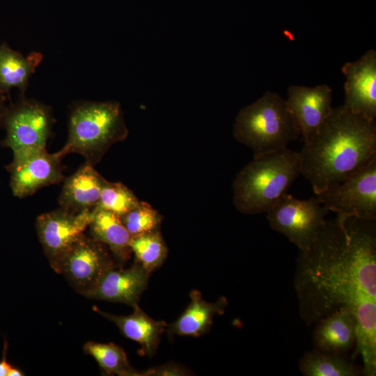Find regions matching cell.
<instances>
[{
    "label": "cell",
    "mask_w": 376,
    "mask_h": 376,
    "mask_svg": "<svg viewBox=\"0 0 376 376\" xmlns=\"http://www.w3.org/2000/svg\"><path fill=\"white\" fill-rule=\"evenodd\" d=\"M295 289L308 326L344 308L376 299L375 220H326L309 248L299 251Z\"/></svg>",
    "instance_id": "6da1fadb"
},
{
    "label": "cell",
    "mask_w": 376,
    "mask_h": 376,
    "mask_svg": "<svg viewBox=\"0 0 376 376\" xmlns=\"http://www.w3.org/2000/svg\"><path fill=\"white\" fill-rule=\"evenodd\" d=\"M299 155L301 174L317 194L376 157L375 121L343 105L333 108Z\"/></svg>",
    "instance_id": "7a4b0ae2"
},
{
    "label": "cell",
    "mask_w": 376,
    "mask_h": 376,
    "mask_svg": "<svg viewBox=\"0 0 376 376\" xmlns=\"http://www.w3.org/2000/svg\"><path fill=\"white\" fill-rule=\"evenodd\" d=\"M299 174V152L288 148L253 157L233 182V203L244 214L267 212Z\"/></svg>",
    "instance_id": "3957f363"
},
{
    "label": "cell",
    "mask_w": 376,
    "mask_h": 376,
    "mask_svg": "<svg viewBox=\"0 0 376 376\" xmlns=\"http://www.w3.org/2000/svg\"><path fill=\"white\" fill-rule=\"evenodd\" d=\"M127 134L118 102L81 101L71 109L68 140L60 150L64 156L79 154L94 166L113 144L125 140Z\"/></svg>",
    "instance_id": "277c9868"
},
{
    "label": "cell",
    "mask_w": 376,
    "mask_h": 376,
    "mask_svg": "<svg viewBox=\"0 0 376 376\" xmlns=\"http://www.w3.org/2000/svg\"><path fill=\"white\" fill-rule=\"evenodd\" d=\"M233 136L256 157L288 148L301 134L286 100L267 91L238 112Z\"/></svg>",
    "instance_id": "5b68a950"
},
{
    "label": "cell",
    "mask_w": 376,
    "mask_h": 376,
    "mask_svg": "<svg viewBox=\"0 0 376 376\" xmlns=\"http://www.w3.org/2000/svg\"><path fill=\"white\" fill-rule=\"evenodd\" d=\"M329 212L317 198L301 200L285 193L266 213L271 228L304 251L325 224Z\"/></svg>",
    "instance_id": "8992f818"
},
{
    "label": "cell",
    "mask_w": 376,
    "mask_h": 376,
    "mask_svg": "<svg viewBox=\"0 0 376 376\" xmlns=\"http://www.w3.org/2000/svg\"><path fill=\"white\" fill-rule=\"evenodd\" d=\"M329 211L342 218L376 219V157L344 180L315 194Z\"/></svg>",
    "instance_id": "52a82bcc"
},
{
    "label": "cell",
    "mask_w": 376,
    "mask_h": 376,
    "mask_svg": "<svg viewBox=\"0 0 376 376\" xmlns=\"http://www.w3.org/2000/svg\"><path fill=\"white\" fill-rule=\"evenodd\" d=\"M61 150L49 153L46 148L31 147L13 152V161L6 166L10 175L13 195L24 198L38 189L63 179Z\"/></svg>",
    "instance_id": "ba28073f"
},
{
    "label": "cell",
    "mask_w": 376,
    "mask_h": 376,
    "mask_svg": "<svg viewBox=\"0 0 376 376\" xmlns=\"http://www.w3.org/2000/svg\"><path fill=\"white\" fill-rule=\"evenodd\" d=\"M53 120L48 106L22 97L20 102L6 108L1 118L6 132L1 144L13 152L31 147L46 148Z\"/></svg>",
    "instance_id": "9c48e42d"
},
{
    "label": "cell",
    "mask_w": 376,
    "mask_h": 376,
    "mask_svg": "<svg viewBox=\"0 0 376 376\" xmlns=\"http://www.w3.org/2000/svg\"><path fill=\"white\" fill-rule=\"evenodd\" d=\"M113 267L106 245L84 233L63 256L56 272L82 295Z\"/></svg>",
    "instance_id": "30bf717a"
},
{
    "label": "cell",
    "mask_w": 376,
    "mask_h": 376,
    "mask_svg": "<svg viewBox=\"0 0 376 376\" xmlns=\"http://www.w3.org/2000/svg\"><path fill=\"white\" fill-rule=\"evenodd\" d=\"M93 212H72L60 207L37 217L36 227L39 241L56 272L63 256L88 228Z\"/></svg>",
    "instance_id": "8fae6325"
},
{
    "label": "cell",
    "mask_w": 376,
    "mask_h": 376,
    "mask_svg": "<svg viewBox=\"0 0 376 376\" xmlns=\"http://www.w3.org/2000/svg\"><path fill=\"white\" fill-rule=\"evenodd\" d=\"M345 75V103L352 112L375 120L376 117V52L370 49L359 59L347 62Z\"/></svg>",
    "instance_id": "7c38bea8"
},
{
    "label": "cell",
    "mask_w": 376,
    "mask_h": 376,
    "mask_svg": "<svg viewBox=\"0 0 376 376\" xmlns=\"http://www.w3.org/2000/svg\"><path fill=\"white\" fill-rule=\"evenodd\" d=\"M285 100L304 142L313 136L333 110L332 90L326 84L292 85Z\"/></svg>",
    "instance_id": "4fadbf2b"
},
{
    "label": "cell",
    "mask_w": 376,
    "mask_h": 376,
    "mask_svg": "<svg viewBox=\"0 0 376 376\" xmlns=\"http://www.w3.org/2000/svg\"><path fill=\"white\" fill-rule=\"evenodd\" d=\"M150 273L140 264L126 269H109L82 295L93 299L118 302L134 306L147 288Z\"/></svg>",
    "instance_id": "5bb4252c"
},
{
    "label": "cell",
    "mask_w": 376,
    "mask_h": 376,
    "mask_svg": "<svg viewBox=\"0 0 376 376\" xmlns=\"http://www.w3.org/2000/svg\"><path fill=\"white\" fill-rule=\"evenodd\" d=\"M357 319L350 308L337 310L315 323L314 350L345 356L355 344Z\"/></svg>",
    "instance_id": "9a60e30c"
},
{
    "label": "cell",
    "mask_w": 376,
    "mask_h": 376,
    "mask_svg": "<svg viewBox=\"0 0 376 376\" xmlns=\"http://www.w3.org/2000/svg\"><path fill=\"white\" fill-rule=\"evenodd\" d=\"M104 180L93 165L85 162L64 180L58 197L61 207L72 212L94 210Z\"/></svg>",
    "instance_id": "2e32d148"
},
{
    "label": "cell",
    "mask_w": 376,
    "mask_h": 376,
    "mask_svg": "<svg viewBox=\"0 0 376 376\" xmlns=\"http://www.w3.org/2000/svg\"><path fill=\"white\" fill-rule=\"evenodd\" d=\"M190 302L186 309L173 323L168 324L166 332L169 336L199 337L209 331L216 315L224 313L228 301L221 297L215 302L204 300L201 293L193 290L190 294Z\"/></svg>",
    "instance_id": "e0dca14e"
},
{
    "label": "cell",
    "mask_w": 376,
    "mask_h": 376,
    "mask_svg": "<svg viewBox=\"0 0 376 376\" xmlns=\"http://www.w3.org/2000/svg\"><path fill=\"white\" fill-rule=\"evenodd\" d=\"M133 313L128 315L110 314L98 309L96 311L113 322L125 336L138 343L141 347L143 354L152 357L168 324L164 321L150 318L138 304L133 306Z\"/></svg>",
    "instance_id": "ac0fdd59"
},
{
    "label": "cell",
    "mask_w": 376,
    "mask_h": 376,
    "mask_svg": "<svg viewBox=\"0 0 376 376\" xmlns=\"http://www.w3.org/2000/svg\"><path fill=\"white\" fill-rule=\"evenodd\" d=\"M43 58L40 52H32L24 57L6 43L0 45V95L8 94L17 88L24 96L29 78Z\"/></svg>",
    "instance_id": "d6986e66"
},
{
    "label": "cell",
    "mask_w": 376,
    "mask_h": 376,
    "mask_svg": "<svg viewBox=\"0 0 376 376\" xmlns=\"http://www.w3.org/2000/svg\"><path fill=\"white\" fill-rule=\"evenodd\" d=\"M91 237L107 246L119 260H126L132 252L130 242L132 236L117 214L95 208L88 225Z\"/></svg>",
    "instance_id": "ffe728a7"
},
{
    "label": "cell",
    "mask_w": 376,
    "mask_h": 376,
    "mask_svg": "<svg viewBox=\"0 0 376 376\" xmlns=\"http://www.w3.org/2000/svg\"><path fill=\"white\" fill-rule=\"evenodd\" d=\"M299 367L305 376H357L363 374L345 356L313 350L301 357Z\"/></svg>",
    "instance_id": "44dd1931"
},
{
    "label": "cell",
    "mask_w": 376,
    "mask_h": 376,
    "mask_svg": "<svg viewBox=\"0 0 376 376\" xmlns=\"http://www.w3.org/2000/svg\"><path fill=\"white\" fill-rule=\"evenodd\" d=\"M84 352L92 356L99 366L109 375L119 376H142L129 363L125 351L113 343L87 342Z\"/></svg>",
    "instance_id": "7402d4cb"
},
{
    "label": "cell",
    "mask_w": 376,
    "mask_h": 376,
    "mask_svg": "<svg viewBox=\"0 0 376 376\" xmlns=\"http://www.w3.org/2000/svg\"><path fill=\"white\" fill-rule=\"evenodd\" d=\"M130 246L136 263L149 273L160 267L167 256V248L159 230L132 237Z\"/></svg>",
    "instance_id": "603a6c76"
},
{
    "label": "cell",
    "mask_w": 376,
    "mask_h": 376,
    "mask_svg": "<svg viewBox=\"0 0 376 376\" xmlns=\"http://www.w3.org/2000/svg\"><path fill=\"white\" fill-rule=\"evenodd\" d=\"M139 202L134 194L123 183L104 180L100 201L95 208L105 210L121 217L135 207Z\"/></svg>",
    "instance_id": "cb8c5ba5"
},
{
    "label": "cell",
    "mask_w": 376,
    "mask_h": 376,
    "mask_svg": "<svg viewBox=\"0 0 376 376\" xmlns=\"http://www.w3.org/2000/svg\"><path fill=\"white\" fill-rule=\"evenodd\" d=\"M120 218L132 237L158 230L162 221L159 213L143 201Z\"/></svg>",
    "instance_id": "d4e9b609"
},
{
    "label": "cell",
    "mask_w": 376,
    "mask_h": 376,
    "mask_svg": "<svg viewBox=\"0 0 376 376\" xmlns=\"http://www.w3.org/2000/svg\"><path fill=\"white\" fill-rule=\"evenodd\" d=\"M192 372L180 364L171 362L142 372V376H184Z\"/></svg>",
    "instance_id": "484cf974"
},
{
    "label": "cell",
    "mask_w": 376,
    "mask_h": 376,
    "mask_svg": "<svg viewBox=\"0 0 376 376\" xmlns=\"http://www.w3.org/2000/svg\"><path fill=\"white\" fill-rule=\"evenodd\" d=\"M7 345L5 343L4 350H3V357L0 361V376H7V374L11 368V366L7 362L6 358V351Z\"/></svg>",
    "instance_id": "4316f807"
},
{
    "label": "cell",
    "mask_w": 376,
    "mask_h": 376,
    "mask_svg": "<svg viewBox=\"0 0 376 376\" xmlns=\"http://www.w3.org/2000/svg\"><path fill=\"white\" fill-rule=\"evenodd\" d=\"M24 374L16 368L12 367L10 368L7 376H22Z\"/></svg>",
    "instance_id": "83f0119b"
},
{
    "label": "cell",
    "mask_w": 376,
    "mask_h": 376,
    "mask_svg": "<svg viewBox=\"0 0 376 376\" xmlns=\"http://www.w3.org/2000/svg\"><path fill=\"white\" fill-rule=\"evenodd\" d=\"M5 109H6V107L4 105V99L2 97H0V120Z\"/></svg>",
    "instance_id": "f1b7e54d"
}]
</instances>
